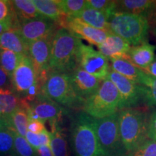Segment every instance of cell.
Returning a JSON list of instances; mask_svg holds the SVG:
<instances>
[{
  "label": "cell",
  "instance_id": "cell-44",
  "mask_svg": "<svg viewBox=\"0 0 156 156\" xmlns=\"http://www.w3.org/2000/svg\"><path fill=\"white\" fill-rule=\"evenodd\" d=\"M8 156H17V155H16V154H15V153H14V152H13V153H11V154H10V155H9Z\"/></svg>",
  "mask_w": 156,
  "mask_h": 156
},
{
  "label": "cell",
  "instance_id": "cell-29",
  "mask_svg": "<svg viewBox=\"0 0 156 156\" xmlns=\"http://www.w3.org/2000/svg\"><path fill=\"white\" fill-rule=\"evenodd\" d=\"M62 11L67 16L75 17L84 9L88 8L85 0H58Z\"/></svg>",
  "mask_w": 156,
  "mask_h": 156
},
{
  "label": "cell",
  "instance_id": "cell-32",
  "mask_svg": "<svg viewBox=\"0 0 156 156\" xmlns=\"http://www.w3.org/2000/svg\"><path fill=\"white\" fill-rule=\"evenodd\" d=\"M25 137L36 151L43 146H50V132L47 129L40 134H35L28 131Z\"/></svg>",
  "mask_w": 156,
  "mask_h": 156
},
{
  "label": "cell",
  "instance_id": "cell-2",
  "mask_svg": "<svg viewBox=\"0 0 156 156\" xmlns=\"http://www.w3.org/2000/svg\"><path fill=\"white\" fill-rule=\"evenodd\" d=\"M71 133L76 156H108L98 138L93 117L83 112L76 114L72 122Z\"/></svg>",
  "mask_w": 156,
  "mask_h": 156
},
{
  "label": "cell",
  "instance_id": "cell-1",
  "mask_svg": "<svg viewBox=\"0 0 156 156\" xmlns=\"http://www.w3.org/2000/svg\"><path fill=\"white\" fill-rule=\"evenodd\" d=\"M80 39L67 29L60 28L51 41L49 61L50 71L70 73L77 67V55Z\"/></svg>",
  "mask_w": 156,
  "mask_h": 156
},
{
  "label": "cell",
  "instance_id": "cell-40",
  "mask_svg": "<svg viewBox=\"0 0 156 156\" xmlns=\"http://www.w3.org/2000/svg\"><path fill=\"white\" fill-rule=\"evenodd\" d=\"M38 156H53L50 146H43L36 151Z\"/></svg>",
  "mask_w": 156,
  "mask_h": 156
},
{
  "label": "cell",
  "instance_id": "cell-39",
  "mask_svg": "<svg viewBox=\"0 0 156 156\" xmlns=\"http://www.w3.org/2000/svg\"><path fill=\"white\" fill-rule=\"evenodd\" d=\"M11 80L7 73L0 67V88L11 89Z\"/></svg>",
  "mask_w": 156,
  "mask_h": 156
},
{
  "label": "cell",
  "instance_id": "cell-31",
  "mask_svg": "<svg viewBox=\"0 0 156 156\" xmlns=\"http://www.w3.org/2000/svg\"><path fill=\"white\" fill-rule=\"evenodd\" d=\"M14 153L17 156H38L36 151L27 141L25 136L14 132Z\"/></svg>",
  "mask_w": 156,
  "mask_h": 156
},
{
  "label": "cell",
  "instance_id": "cell-5",
  "mask_svg": "<svg viewBox=\"0 0 156 156\" xmlns=\"http://www.w3.org/2000/svg\"><path fill=\"white\" fill-rule=\"evenodd\" d=\"M40 93L64 108H82L84 103L76 95L69 74L62 72H48Z\"/></svg>",
  "mask_w": 156,
  "mask_h": 156
},
{
  "label": "cell",
  "instance_id": "cell-18",
  "mask_svg": "<svg viewBox=\"0 0 156 156\" xmlns=\"http://www.w3.org/2000/svg\"><path fill=\"white\" fill-rule=\"evenodd\" d=\"M0 48L12 51L21 56H28L29 44L23 38L20 28L12 29L0 36Z\"/></svg>",
  "mask_w": 156,
  "mask_h": 156
},
{
  "label": "cell",
  "instance_id": "cell-38",
  "mask_svg": "<svg viewBox=\"0 0 156 156\" xmlns=\"http://www.w3.org/2000/svg\"><path fill=\"white\" fill-rule=\"evenodd\" d=\"M15 28H20L19 20L0 23V36L7 31Z\"/></svg>",
  "mask_w": 156,
  "mask_h": 156
},
{
  "label": "cell",
  "instance_id": "cell-35",
  "mask_svg": "<svg viewBox=\"0 0 156 156\" xmlns=\"http://www.w3.org/2000/svg\"><path fill=\"white\" fill-rule=\"evenodd\" d=\"M18 20L12 1L0 0V23Z\"/></svg>",
  "mask_w": 156,
  "mask_h": 156
},
{
  "label": "cell",
  "instance_id": "cell-33",
  "mask_svg": "<svg viewBox=\"0 0 156 156\" xmlns=\"http://www.w3.org/2000/svg\"><path fill=\"white\" fill-rule=\"evenodd\" d=\"M87 2L88 8L102 12L108 18L116 9V1L113 0H87Z\"/></svg>",
  "mask_w": 156,
  "mask_h": 156
},
{
  "label": "cell",
  "instance_id": "cell-20",
  "mask_svg": "<svg viewBox=\"0 0 156 156\" xmlns=\"http://www.w3.org/2000/svg\"><path fill=\"white\" fill-rule=\"evenodd\" d=\"M109 61L111 62V69L122 75L123 77L141 85L146 73L140 68L134 65L130 60L116 58H112Z\"/></svg>",
  "mask_w": 156,
  "mask_h": 156
},
{
  "label": "cell",
  "instance_id": "cell-36",
  "mask_svg": "<svg viewBox=\"0 0 156 156\" xmlns=\"http://www.w3.org/2000/svg\"><path fill=\"white\" fill-rule=\"evenodd\" d=\"M147 136L149 139L156 141V110L148 117Z\"/></svg>",
  "mask_w": 156,
  "mask_h": 156
},
{
  "label": "cell",
  "instance_id": "cell-17",
  "mask_svg": "<svg viewBox=\"0 0 156 156\" xmlns=\"http://www.w3.org/2000/svg\"><path fill=\"white\" fill-rule=\"evenodd\" d=\"M98 51L108 60L116 58L129 60L128 54L131 46L124 39L116 34H109L106 40L98 46Z\"/></svg>",
  "mask_w": 156,
  "mask_h": 156
},
{
  "label": "cell",
  "instance_id": "cell-24",
  "mask_svg": "<svg viewBox=\"0 0 156 156\" xmlns=\"http://www.w3.org/2000/svg\"><path fill=\"white\" fill-rule=\"evenodd\" d=\"M41 15L54 21L56 24L66 16L58 5V0H33Z\"/></svg>",
  "mask_w": 156,
  "mask_h": 156
},
{
  "label": "cell",
  "instance_id": "cell-7",
  "mask_svg": "<svg viewBox=\"0 0 156 156\" xmlns=\"http://www.w3.org/2000/svg\"><path fill=\"white\" fill-rule=\"evenodd\" d=\"M12 90L21 99L28 103L34 101L41 88L32 62L28 56H23L11 77Z\"/></svg>",
  "mask_w": 156,
  "mask_h": 156
},
{
  "label": "cell",
  "instance_id": "cell-4",
  "mask_svg": "<svg viewBox=\"0 0 156 156\" xmlns=\"http://www.w3.org/2000/svg\"><path fill=\"white\" fill-rule=\"evenodd\" d=\"M108 23L112 34L124 39L133 46L147 42L150 24L145 17L115 12L108 17Z\"/></svg>",
  "mask_w": 156,
  "mask_h": 156
},
{
  "label": "cell",
  "instance_id": "cell-9",
  "mask_svg": "<svg viewBox=\"0 0 156 156\" xmlns=\"http://www.w3.org/2000/svg\"><path fill=\"white\" fill-rule=\"evenodd\" d=\"M77 67L103 81L111 70L109 60L91 46L80 42L77 55Z\"/></svg>",
  "mask_w": 156,
  "mask_h": 156
},
{
  "label": "cell",
  "instance_id": "cell-30",
  "mask_svg": "<svg viewBox=\"0 0 156 156\" xmlns=\"http://www.w3.org/2000/svg\"><path fill=\"white\" fill-rule=\"evenodd\" d=\"M14 151V131L5 126L0 128V154L6 155Z\"/></svg>",
  "mask_w": 156,
  "mask_h": 156
},
{
  "label": "cell",
  "instance_id": "cell-34",
  "mask_svg": "<svg viewBox=\"0 0 156 156\" xmlns=\"http://www.w3.org/2000/svg\"><path fill=\"white\" fill-rule=\"evenodd\" d=\"M124 156H156V141L148 139Z\"/></svg>",
  "mask_w": 156,
  "mask_h": 156
},
{
  "label": "cell",
  "instance_id": "cell-13",
  "mask_svg": "<svg viewBox=\"0 0 156 156\" xmlns=\"http://www.w3.org/2000/svg\"><path fill=\"white\" fill-rule=\"evenodd\" d=\"M20 30L28 44L53 35L56 32L57 24L54 21L40 16L37 18L21 20Z\"/></svg>",
  "mask_w": 156,
  "mask_h": 156
},
{
  "label": "cell",
  "instance_id": "cell-43",
  "mask_svg": "<svg viewBox=\"0 0 156 156\" xmlns=\"http://www.w3.org/2000/svg\"><path fill=\"white\" fill-rule=\"evenodd\" d=\"M153 34L154 36L156 37V25H155V26H154V28L153 30Z\"/></svg>",
  "mask_w": 156,
  "mask_h": 156
},
{
  "label": "cell",
  "instance_id": "cell-25",
  "mask_svg": "<svg viewBox=\"0 0 156 156\" xmlns=\"http://www.w3.org/2000/svg\"><path fill=\"white\" fill-rule=\"evenodd\" d=\"M21 106V98L12 90L0 88V114L9 116Z\"/></svg>",
  "mask_w": 156,
  "mask_h": 156
},
{
  "label": "cell",
  "instance_id": "cell-27",
  "mask_svg": "<svg viewBox=\"0 0 156 156\" xmlns=\"http://www.w3.org/2000/svg\"><path fill=\"white\" fill-rule=\"evenodd\" d=\"M141 85L142 102L147 107H156V77L145 74Z\"/></svg>",
  "mask_w": 156,
  "mask_h": 156
},
{
  "label": "cell",
  "instance_id": "cell-28",
  "mask_svg": "<svg viewBox=\"0 0 156 156\" xmlns=\"http://www.w3.org/2000/svg\"><path fill=\"white\" fill-rule=\"evenodd\" d=\"M23 56L15 53L12 51L0 48V67L10 78L18 66Z\"/></svg>",
  "mask_w": 156,
  "mask_h": 156
},
{
  "label": "cell",
  "instance_id": "cell-21",
  "mask_svg": "<svg viewBox=\"0 0 156 156\" xmlns=\"http://www.w3.org/2000/svg\"><path fill=\"white\" fill-rule=\"evenodd\" d=\"M5 126L19 135L25 136L28 132V125L30 117L24 108L20 106L15 112L7 116H3Z\"/></svg>",
  "mask_w": 156,
  "mask_h": 156
},
{
  "label": "cell",
  "instance_id": "cell-14",
  "mask_svg": "<svg viewBox=\"0 0 156 156\" xmlns=\"http://www.w3.org/2000/svg\"><path fill=\"white\" fill-rule=\"evenodd\" d=\"M54 34L29 44L28 57L34 65L37 78L50 71L51 48Z\"/></svg>",
  "mask_w": 156,
  "mask_h": 156
},
{
  "label": "cell",
  "instance_id": "cell-22",
  "mask_svg": "<svg viewBox=\"0 0 156 156\" xmlns=\"http://www.w3.org/2000/svg\"><path fill=\"white\" fill-rule=\"evenodd\" d=\"M50 148L53 156H68L67 140L59 122L51 123Z\"/></svg>",
  "mask_w": 156,
  "mask_h": 156
},
{
  "label": "cell",
  "instance_id": "cell-42",
  "mask_svg": "<svg viewBox=\"0 0 156 156\" xmlns=\"http://www.w3.org/2000/svg\"><path fill=\"white\" fill-rule=\"evenodd\" d=\"M5 126V121H4V117L2 115L0 114V128Z\"/></svg>",
  "mask_w": 156,
  "mask_h": 156
},
{
  "label": "cell",
  "instance_id": "cell-19",
  "mask_svg": "<svg viewBox=\"0 0 156 156\" xmlns=\"http://www.w3.org/2000/svg\"><path fill=\"white\" fill-rule=\"evenodd\" d=\"M156 46L147 42L132 46L129 51V58L134 65L145 70L151 65L155 58Z\"/></svg>",
  "mask_w": 156,
  "mask_h": 156
},
{
  "label": "cell",
  "instance_id": "cell-11",
  "mask_svg": "<svg viewBox=\"0 0 156 156\" xmlns=\"http://www.w3.org/2000/svg\"><path fill=\"white\" fill-rule=\"evenodd\" d=\"M108 78L114 83L119 95V111L136 108L142 101V85L111 69Z\"/></svg>",
  "mask_w": 156,
  "mask_h": 156
},
{
  "label": "cell",
  "instance_id": "cell-15",
  "mask_svg": "<svg viewBox=\"0 0 156 156\" xmlns=\"http://www.w3.org/2000/svg\"><path fill=\"white\" fill-rule=\"evenodd\" d=\"M69 75L76 95L83 102L96 92L102 83V80L79 67H76Z\"/></svg>",
  "mask_w": 156,
  "mask_h": 156
},
{
  "label": "cell",
  "instance_id": "cell-8",
  "mask_svg": "<svg viewBox=\"0 0 156 156\" xmlns=\"http://www.w3.org/2000/svg\"><path fill=\"white\" fill-rule=\"evenodd\" d=\"M118 112L102 119H94L98 138L108 156H117L124 150L119 128Z\"/></svg>",
  "mask_w": 156,
  "mask_h": 156
},
{
  "label": "cell",
  "instance_id": "cell-6",
  "mask_svg": "<svg viewBox=\"0 0 156 156\" xmlns=\"http://www.w3.org/2000/svg\"><path fill=\"white\" fill-rule=\"evenodd\" d=\"M119 95L108 77L102 81L94 94L84 101L83 112L94 119H102L119 112Z\"/></svg>",
  "mask_w": 156,
  "mask_h": 156
},
{
  "label": "cell",
  "instance_id": "cell-12",
  "mask_svg": "<svg viewBox=\"0 0 156 156\" xmlns=\"http://www.w3.org/2000/svg\"><path fill=\"white\" fill-rule=\"evenodd\" d=\"M58 25L67 29L79 39H84L88 44L97 46L102 44L109 34L106 31L93 28L77 17L67 15L58 23Z\"/></svg>",
  "mask_w": 156,
  "mask_h": 156
},
{
  "label": "cell",
  "instance_id": "cell-16",
  "mask_svg": "<svg viewBox=\"0 0 156 156\" xmlns=\"http://www.w3.org/2000/svg\"><path fill=\"white\" fill-rule=\"evenodd\" d=\"M116 12L142 15L149 24L156 25V1L152 0H120L116 1Z\"/></svg>",
  "mask_w": 156,
  "mask_h": 156
},
{
  "label": "cell",
  "instance_id": "cell-41",
  "mask_svg": "<svg viewBox=\"0 0 156 156\" xmlns=\"http://www.w3.org/2000/svg\"><path fill=\"white\" fill-rule=\"evenodd\" d=\"M144 72L147 75L153 76L154 77H156V57L154 58L153 62H152L151 65L148 67Z\"/></svg>",
  "mask_w": 156,
  "mask_h": 156
},
{
  "label": "cell",
  "instance_id": "cell-26",
  "mask_svg": "<svg viewBox=\"0 0 156 156\" xmlns=\"http://www.w3.org/2000/svg\"><path fill=\"white\" fill-rule=\"evenodd\" d=\"M19 21L37 18L41 16L37 10L33 0H14L12 1Z\"/></svg>",
  "mask_w": 156,
  "mask_h": 156
},
{
  "label": "cell",
  "instance_id": "cell-23",
  "mask_svg": "<svg viewBox=\"0 0 156 156\" xmlns=\"http://www.w3.org/2000/svg\"><path fill=\"white\" fill-rule=\"evenodd\" d=\"M75 17L80 19L83 22L93 28L112 34L108 23V18L104 13L92 8H87Z\"/></svg>",
  "mask_w": 156,
  "mask_h": 156
},
{
  "label": "cell",
  "instance_id": "cell-10",
  "mask_svg": "<svg viewBox=\"0 0 156 156\" xmlns=\"http://www.w3.org/2000/svg\"><path fill=\"white\" fill-rule=\"evenodd\" d=\"M21 106L27 111L31 119L41 121L44 123L48 121L50 124L59 122L62 117L68 113L67 109L41 93L30 103L21 99Z\"/></svg>",
  "mask_w": 156,
  "mask_h": 156
},
{
  "label": "cell",
  "instance_id": "cell-37",
  "mask_svg": "<svg viewBox=\"0 0 156 156\" xmlns=\"http://www.w3.org/2000/svg\"><path fill=\"white\" fill-rule=\"evenodd\" d=\"M46 129L44 123L41 121L30 119L28 125V131L35 134H40Z\"/></svg>",
  "mask_w": 156,
  "mask_h": 156
},
{
  "label": "cell",
  "instance_id": "cell-3",
  "mask_svg": "<svg viewBox=\"0 0 156 156\" xmlns=\"http://www.w3.org/2000/svg\"><path fill=\"white\" fill-rule=\"evenodd\" d=\"M119 128L122 146L129 153L149 139L147 136L148 116L144 110L126 108L118 112Z\"/></svg>",
  "mask_w": 156,
  "mask_h": 156
},
{
  "label": "cell",
  "instance_id": "cell-45",
  "mask_svg": "<svg viewBox=\"0 0 156 156\" xmlns=\"http://www.w3.org/2000/svg\"><path fill=\"white\" fill-rule=\"evenodd\" d=\"M0 43H1V40H0Z\"/></svg>",
  "mask_w": 156,
  "mask_h": 156
}]
</instances>
